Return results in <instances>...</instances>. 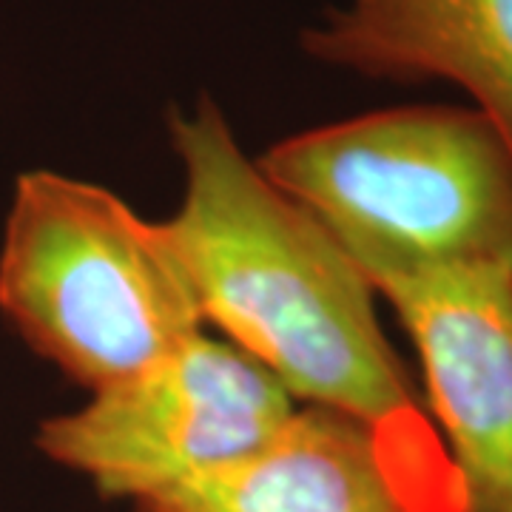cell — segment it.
<instances>
[{
	"instance_id": "obj_1",
	"label": "cell",
	"mask_w": 512,
	"mask_h": 512,
	"mask_svg": "<svg viewBox=\"0 0 512 512\" xmlns=\"http://www.w3.org/2000/svg\"><path fill=\"white\" fill-rule=\"evenodd\" d=\"M185 197L165 228L205 322L293 399L367 424L410 470L461 493L430 413L373 308L376 291L308 208L245 157L214 100L171 114Z\"/></svg>"
},
{
	"instance_id": "obj_2",
	"label": "cell",
	"mask_w": 512,
	"mask_h": 512,
	"mask_svg": "<svg viewBox=\"0 0 512 512\" xmlns=\"http://www.w3.org/2000/svg\"><path fill=\"white\" fill-rule=\"evenodd\" d=\"M259 168L376 293L424 276L512 274V143L476 106H404L302 131Z\"/></svg>"
},
{
	"instance_id": "obj_3",
	"label": "cell",
	"mask_w": 512,
	"mask_h": 512,
	"mask_svg": "<svg viewBox=\"0 0 512 512\" xmlns=\"http://www.w3.org/2000/svg\"><path fill=\"white\" fill-rule=\"evenodd\" d=\"M0 313L72 382L100 390L200 333L205 313L165 222L57 171L15 180Z\"/></svg>"
},
{
	"instance_id": "obj_4",
	"label": "cell",
	"mask_w": 512,
	"mask_h": 512,
	"mask_svg": "<svg viewBox=\"0 0 512 512\" xmlns=\"http://www.w3.org/2000/svg\"><path fill=\"white\" fill-rule=\"evenodd\" d=\"M293 396L231 342L194 333L157 362L37 427V450L103 498L140 501L256 450Z\"/></svg>"
},
{
	"instance_id": "obj_5",
	"label": "cell",
	"mask_w": 512,
	"mask_h": 512,
	"mask_svg": "<svg viewBox=\"0 0 512 512\" xmlns=\"http://www.w3.org/2000/svg\"><path fill=\"white\" fill-rule=\"evenodd\" d=\"M467 512H512V274L390 285Z\"/></svg>"
},
{
	"instance_id": "obj_6",
	"label": "cell",
	"mask_w": 512,
	"mask_h": 512,
	"mask_svg": "<svg viewBox=\"0 0 512 512\" xmlns=\"http://www.w3.org/2000/svg\"><path fill=\"white\" fill-rule=\"evenodd\" d=\"M134 512L467 510L464 495L410 470L367 424L305 404L256 450L134 501Z\"/></svg>"
},
{
	"instance_id": "obj_7",
	"label": "cell",
	"mask_w": 512,
	"mask_h": 512,
	"mask_svg": "<svg viewBox=\"0 0 512 512\" xmlns=\"http://www.w3.org/2000/svg\"><path fill=\"white\" fill-rule=\"evenodd\" d=\"M302 46L367 77L456 83L512 143V0H348Z\"/></svg>"
}]
</instances>
